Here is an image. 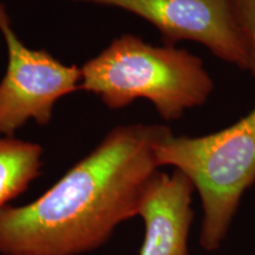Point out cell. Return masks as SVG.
I'll list each match as a JSON object with an SVG mask.
<instances>
[{
    "label": "cell",
    "mask_w": 255,
    "mask_h": 255,
    "mask_svg": "<svg viewBox=\"0 0 255 255\" xmlns=\"http://www.w3.org/2000/svg\"><path fill=\"white\" fill-rule=\"evenodd\" d=\"M159 167H173L189 178L202 205L200 245L221 246L244 194L255 184V105L220 131L199 137L171 133L156 149Z\"/></svg>",
    "instance_id": "obj_3"
},
{
    "label": "cell",
    "mask_w": 255,
    "mask_h": 255,
    "mask_svg": "<svg viewBox=\"0 0 255 255\" xmlns=\"http://www.w3.org/2000/svg\"><path fill=\"white\" fill-rule=\"evenodd\" d=\"M81 72L79 89L98 96L110 109L144 98L165 121H176L205 104L214 90L199 57L175 46L152 45L133 34L114 39Z\"/></svg>",
    "instance_id": "obj_2"
},
{
    "label": "cell",
    "mask_w": 255,
    "mask_h": 255,
    "mask_svg": "<svg viewBox=\"0 0 255 255\" xmlns=\"http://www.w3.org/2000/svg\"><path fill=\"white\" fill-rule=\"evenodd\" d=\"M173 131L163 124L117 127L37 200L0 210V254L82 255L138 215L161 168L156 149Z\"/></svg>",
    "instance_id": "obj_1"
},
{
    "label": "cell",
    "mask_w": 255,
    "mask_h": 255,
    "mask_svg": "<svg viewBox=\"0 0 255 255\" xmlns=\"http://www.w3.org/2000/svg\"><path fill=\"white\" fill-rule=\"evenodd\" d=\"M43 148L0 135V210L24 193L40 174Z\"/></svg>",
    "instance_id": "obj_7"
},
{
    "label": "cell",
    "mask_w": 255,
    "mask_h": 255,
    "mask_svg": "<svg viewBox=\"0 0 255 255\" xmlns=\"http://www.w3.org/2000/svg\"><path fill=\"white\" fill-rule=\"evenodd\" d=\"M0 33L7 49V68L0 82V135L14 137L30 120L40 126L49 123L57 101L79 89L82 72L46 51L28 49L1 2Z\"/></svg>",
    "instance_id": "obj_4"
},
{
    "label": "cell",
    "mask_w": 255,
    "mask_h": 255,
    "mask_svg": "<svg viewBox=\"0 0 255 255\" xmlns=\"http://www.w3.org/2000/svg\"><path fill=\"white\" fill-rule=\"evenodd\" d=\"M191 181L180 170L158 171L148 184L138 215L144 223L139 255H189V233L194 219Z\"/></svg>",
    "instance_id": "obj_6"
},
{
    "label": "cell",
    "mask_w": 255,
    "mask_h": 255,
    "mask_svg": "<svg viewBox=\"0 0 255 255\" xmlns=\"http://www.w3.org/2000/svg\"><path fill=\"white\" fill-rule=\"evenodd\" d=\"M7 255H20V254H7Z\"/></svg>",
    "instance_id": "obj_9"
},
{
    "label": "cell",
    "mask_w": 255,
    "mask_h": 255,
    "mask_svg": "<svg viewBox=\"0 0 255 255\" xmlns=\"http://www.w3.org/2000/svg\"><path fill=\"white\" fill-rule=\"evenodd\" d=\"M233 23L246 51L248 70L255 77V0H227Z\"/></svg>",
    "instance_id": "obj_8"
},
{
    "label": "cell",
    "mask_w": 255,
    "mask_h": 255,
    "mask_svg": "<svg viewBox=\"0 0 255 255\" xmlns=\"http://www.w3.org/2000/svg\"><path fill=\"white\" fill-rule=\"evenodd\" d=\"M110 6L141 17L157 28L164 45L194 40L238 69L248 70L246 51L227 0H71Z\"/></svg>",
    "instance_id": "obj_5"
}]
</instances>
